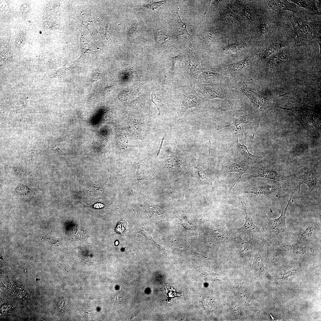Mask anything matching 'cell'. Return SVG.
Here are the masks:
<instances>
[{
    "label": "cell",
    "mask_w": 321,
    "mask_h": 321,
    "mask_svg": "<svg viewBox=\"0 0 321 321\" xmlns=\"http://www.w3.org/2000/svg\"><path fill=\"white\" fill-rule=\"evenodd\" d=\"M295 43L301 45L318 37L320 34V21H308L294 18L291 20Z\"/></svg>",
    "instance_id": "obj_1"
},
{
    "label": "cell",
    "mask_w": 321,
    "mask_h": 321,
    "mask_svg": "<svg viewBox=\"0 0 321 321\" xmlns=\"http://www.w3.org/2000/svg\"><path fill=\"white\" fill-rule=\"evenodd\" d=\"M296 182V188L300 191V187L305 184L308 187L310 193L317 190L320 185V171L314 166L309 165L299 169L290 177Z\"/></svg>",
    "instance_id": "obj_2"
},
{
    "label": "cell",
    "mask_w": 321,
    "mask_h": 321,
    "mask_svg": "<svg viewBox=\"0 0 321 321\" xmlns=\"http://www.w3.org/2000/svg\"><path fill=\"white\" fill-rule=\"evenodd\" d=\"M245 87L240 91L244 94L252 103L256 112L261 115L267 109L275 106V102L279 97H270L262 95L254 91L244 82Z\"/></svg>",
    "instance_id": "obj_3"
},
{
    "label": "cell",
    "mask_w": 321,
    "mask_h": 321,
    "mask_svg": "<svg viewBox=\"0 0 321 321\" xmlns=\"http://www.w3.org/2000/svg\"><path fill=\"white\" fill-rule=\"evenodd\" d=\"M284 109L294 111L301 124L308 130L313 132L320 129L319 118L311 110L301 107Z\"/></svg>",
    "instance_id": "obj_4"
},
{
    "label": "cell",
    "mask_w": 321,
    "mask_h": 321,
    "mask_svg": "<svg viewBox=\"0 0 321 321\" xmlns=\"http://www.w3.org/2000/svg\"><path fill=\"white\" fill-rule=\"evenodd\" d=\"M201 92L208 99L219 98L227 102L231 107H233V97L229 89L224 86L217 84H210L203 86Z\"/></svg>",
    "instance_id": "obj_5"
},
{
    "label": "cell",
    "mask_w": 321,
    "mask_h": 321,
    "mask_svg": "<svg viewBox=\"0 0 321 321\" xmlns=\"http://www.w3.org/2000/svg\"><path fill=\"white\" fill-rule=\"evenodd\" d=\"M241 203L244 207L240 208L244 210L246 214V221L242 227L237 228L236 229L243 233L245 236L250 239H258L264 243L267 248H269L270 245L263 237L259 227L254 224L251 213L244 205L242 201Z\"/></svg>",
    "instance_id": "obj_6"
},
{
    "label": "cell",
    "mask_w": 321,
    "mask_h": 321,
    "mask_svg": "<svg viewBox=\"0 0 321 321\" xmlns=\"http://www.w3.org/2000/svg\"><path fill=\"white\" fill-rule=\"evenodd\" d=\"M250 174L246 178L249 180L254 177L267 178L289 186L290 179L285 175L284 172L269 167H263L255 169H252Z\"/></svg>",
    "instance_id": "obj_7"
},
{
    "label": "cell",
    "mask_w": 321,
    "mask_h": 321,
    "mask_svg": "<svg viewBox=\"0 0 321 321\" xmlns=\"http://www.w3.org/2000/svg\"><path fill=\"white\" fill-rule=\"evenodd\" d=\"M233 140V149L239 161L251 165L260 164L262 162V159L260 156L252 154L246 146L239 142L238 135L234 134Z\"/></svg>",
    "instance_id": "obj_8"
},
{
    "label": "cell",
    "mask_w": 321,
    "mask_h": 321,
    "mask_svg": "<svg viewBox=\"0 0 321 321\" xmlns=\"http://www.w3.org/2000/svg\"><path fill=\"white\" fill-rule=\"evenodd\" d=\"M252 120L251 117L247 112L237 110L234 114L233 122L222 128L234 125L236 127L235 134L239 135L240 133H243L246 139Z\"/></svg>",
    "instance_id": "obj_9"
},
{
    "label": "cell",
    "mask_w": 321,
    "mask_h": 321,
    "mask_svg": "<svg viewBox=\"0 0 321 321\" xmlns=\"http://www.w3.org/2000/svg\"><path fill=\"white\" fill-rule=\"evenodd\" d=\"M292 195L290 198L286 207L282 210L281 215L278 218L271 219L266 217L267 227L271 235L276 236L278 238V235L281 233H287L288 230L286 226V214L289 203L291 200Z\"/></svg>",
    "instance_id": "obj_10"
},
{
    "label": "cell",
    "mask_w": 321,
    "mask_h": 321,
    "mask_svg": "<svg viewBox=\"0 0 321 321\" xmlns=\"http://www.w3.org/2000/svg\"><path fill=\"white\" fill-rule=\"evenodd\" d=\"M280 189L279 187L275 184L259 182L247 185L244 188L242 192L268 196L278 192Z\"/></svg>",
    "instance_id": "obj_11"
},
{
    "label": "cell",
    "mask_w": 321,
    "mask_h": 321,
    "mask_svg": "<svg viewBox=\"0 0 321 321\" xmlns=\"http://www.w3.org/2000/svg\"><path fill=\"white\" fill-rule=\"evenodd\" d=\"M251 165L240 161L236 162L228 160L224 162V166L228 173L235 172L240 174L237 180L230 189L229 192L239 179L241 178V176L243 174L246 173L251 174L252 169Z\"/></svg>",
    "instance_id": "obj_12"
},
{
    "label": "cell",
    "mask_w": 321,
    "mask_h": 321,
    "mask_svg": "<svg viewBox=\"0 0 321 321\" xmlns=\"http://www.w3.org/2000/svg\"><path fill=\"white\" fill-rule=\"evenodd\" d=\"M179 10L173 12L174 24L177 33L182 39L188 45H194L193 39L187 30L186 24L181 20L179 14Z\"/></svg>",
    "instance_id": "obj_13"
},
{
    "label": "cell",
    "mask_w": 321,
    "mask_h": 321,
    "mask_svg": "<svg viewBox=\"0 0 321 321\" xmlns=\"http://www.w3.org/2000/svg\"><path fill=\"white\" fill-rule=\"evenodd\" d=\"M201 100V98L194 89L185 94L181 100V112L183 113L187 109L198 105Z\"/></svg>",
    "instance_id": "obj_14"
},
{
    "label": "cell",
    "mask_w": 321,
    "mask_h": 321,
    "mask_svg": "<svg viewBox=\"0 0 321 321\" xmlns=\"http://www.w3.org/2000/svg\"><path fill=\"white\" fill-rule=\"evenodd\" d=\"M267 4L270 9L277 12L288 10L296 13L298 12L296 5L287 0H270Z\"/></svg>",
    "instance_id": "obj_15"
},
{
    "label": "cell",
    "mask_w": 321,
    "mask_h": 321,
    "mask_svg": "<svg viewBox=\"0 0 321 321\" xmlns=\"http://www.w3.org/2000/svg\"><path fill=\"white\" fill-rule=\"evenodd\" d=\"M189 57V75L193 78H197L202 72L201 66L197 57L191 49H188Z\"/></svg>",
    "instance_id": "obj_16"
},
{
    "label": "cell",
    "mask_w": 321,
    "mask_h": 321,
    "mask_svg": "<svg viewBox=\"0 0 321 321\" xmlns=\"http://www.w3.org/2000/svg\"><path fill=\"white\" fill-rule=\"evenodd\" d=\"M288 42L286 40H278L272 41L261 54L262 59H265L272 54L278 51L286 45Z\"/></svg>",
    "instance_id": "obj_17"
},
{
    "label": "cell",
    "mask_w": 321,
    "mask_h": 321,
    "mask_svg": "<svg viewBox=\"0 0 321 321\" xmlns=\"http://www.w3.org/2000/svg\"><path fill=\"white\" fill-rule=\"evenodd\" d=\"M242 240L239 244L240 251L244 262H248L250 259L253 252V244L251 241Z\"/></svg>",
    "instance_id": "obj_18"
},
{
    "label": "cell",
    "mask_w": 321,
    "mask_h": 321,
    "mask_svg": "<svg viewBox=\"0 0 321 321\" xmlns=\"http://www.w3.org/2000/svg\"><path fill=\"white\" fill-rule=\"evenodd\" d=\"M281 248L287 251L295 254H303L313 252L312 248L310 247L300 246L296 244L290 245L282 243Z\"/></svg>",
    "instance_id": "obj_19"
},
{
    "label": "cell",
    "mask_w": 321,
    "mask_h": 321,
    "mask_svg": "<svg viewBox=\"0 0 321 321\" xmlns=\"http://www.w3.org/2000/svg\"><path fill=\"white\" fill-rule=\"evenodd\" d=\"M298 6L305 9L313 13L320 15L316 5L315 0H290Z\"/></svg>",
    "instance_id": "obj_20"
},
{
    "label": "cell",
    "mask_w": 321,
    "mask_h": 321,
    "mask_svg": "<svg viewBox=\"0 0 321 321\" xmlns=\"http://www.w3.org/2000/svg\"><path fill=\"white\" fill-rule=\"evenodd\" d=\"M200 77L202 83H209L219 81L223 78V76L217 73L205 71L201 74Z\"/></svg>",
    "instance_id": "obj_21"
},
{
    "label": "cell",
    "mask_w": 321,
    "mask_h": 321,
    "mask_svg": "<svg viewBox=\"0 0 321 321\" xmlns=\"http://www.w3.org/2000/svg\"><path fill=\"white\" fill-rule=\"evenodd\" d=\"M276 53L269 60L268 65L269 67L277 66L285 60L287 54L283 50L281 49Z\"/></svg>",
    "instance_id": "obj_22"
},
{
    "label": "cell",
    "mask_w": 321,
    "mask_h": 321,
    "mask_svg": "<svg viewBox=\"0 0 321 321\" xmlns=\"http://www.w3.org/2000/svg\"><path fill=\"white\" fill-rule=\"evenodd\" d=\"M199 34L200 39L204 43L212 41L216 37V34L213 31L204 27L200 29Z\"/></svg>",
    "instance_id": "obj_23"
},
{
    "label": "cell",
    "mask_w": 321,
    "mask_h": 321,
    "mask_svg": "<svg viewBox=\"0 0 321 321\" xmlns=\"http://www.w3.org/2000/svg\"><path fill=\"white\" fill-rule=\"evenodd\" d=\"M250 59L248 58L230 65L227 69L231 72L236 73L242 71L248 67Z\"/></svg>",
    "instance_id": "obj_24"
},
{
    "label": "cell",
    "mask_w": 321,
    "mask_h": 321,
    "mask_svg": "<svg viewBox=\"0 0 321 321\" xmlns=\"http://www.w3.org/2000/svg\"><path fill=\"white\" fill-rule=\"evenodd\" d=\"M154 33L156 43L159 46H164L169 42V37L164 31L157 29L154 31Z\"/></svg>",
    "instance_id": "obj_25"
},
{
    "label": "cell",
    "mask_w": 321,
    "mask_h": 321,
    "mask_svg": "<svg viewBox=\"0 0 321 321\" xmlns=\"http://www.w3.org/2000/svg\"><path fill=\"white\" fill-rule=\"evenodd\" d=\"M152 101L156 106L159 114L164 109V106L162 103L161 97L158 94L152 92L151 95Z\"/></svg>",
    "instance_id": "obj_26"
},
{
    "label": "cell",
    "mask_w": 321,
    "mask_h": 321,
    "mask_svg": "<svg viewBox=\"0 0 321 321\" xmlns=\"http://www.w3.org/2000/svg\"><path fill=\"white\" fill-rule=\"evenodd\" d=\"M313 229L312 226H308L301 230L298 234V237L304 240L310 237L313 234Z\"/></svg>",
    "instance_id": "obj_27"
},
{
    "label": "cell",
    "mask_w": 321,
    "mask_h": 321,
    "mask_svg": "<svg viewBox=\"0 0 321 321\" xmlns=\"http://www.w3.org/2000/svg\"><path fill=\"white\" fill-rule=\"evenodd\" d=\"M170 57L172 59V66L171 71V73L173 75H174L175 74L177 71L178 67L177 65L182 62V60L180 56L179 55L173 57Z\"/></svg>",
    "instance_id": "obj_28"
},
{
    "label": "cell",
    "mask_w": 321,
    "mask_h": 321,
    "mask_svg": "<svg viewBox=\"0 0 321 321\" xmlns=\"http://www.w3.org/2000/svg\"><path fill=\"white\" fill-rule=\"evenodd\" d=\"M26 42V35L23 32H20L17 35L15 40V45L18 47H21L24 45Z\"/></svg>",
    "instance_id": "obj_29"
},
{
    "label": "cell",
    "mask_w": 321,
    "mask_h": 321,
    "mask_svg": "<svg viewBox=\"0 0 321 321\" xmlns=\"http://www.w3.org/2000/svg\"><path fill=\"white\" fill-rule=\"evenodd\" d=\"M260 32L262 34L265 35L270 32L269 25L265 19L262 20L259 24Z\"/></svg>",
    "instance_id": "obj_30"
},
{
    "label": "cell",
    "mask_w": 321,
    "mask_h": 321,
    "mask_svg": "<svg viewBox=\"0 0 321 321\" xmlns=\"http://www.w3.org/2000/svg\"><path fill=\"white\" fill-rule=\"evenodd\" d=\"M198 174L199 177L202 179H205L210 183L213 189V183L211 180L208 177V175L206 171L202 168L199 167L198 168Z\"/></svg>",
    "instance_id": "obj_31"
},
{
    "label": "cell",
    "mask_w": 321,
    "mask_h": 321,
    "mask_svg": "<svg viewBox=\"0 0 321 321\" xmlns=\"http://www.w3.org/2000/svg\"><path fill=\"white\" fill-rule=\"evenodd\" d=\"M126 224L123 221L119 222L116 228V231L118 233L123 234L126 231Z\"/></svg>",
    "instance_id": "obj_32"
},
{
    "label": "cell",
    "mask_w": 321,
    "mask_h": 321,
    "mask_svg": "<svg viewBox=\"0 0 321 321\" xmlns=\"http://www.w3.org/2000/svg\"><path fill=\"white\" fill-rule=\"evenodd\" d=\"M0 4L1 10L4 13L7 12L9 10V7L7 2L5 0H1Z\"/></svg>",
    "instance_id": "obj_33"
},
{
    "label": "cell",
    "mask_w": 321,
    "mask_h": 321,
    "mask_svg": "<svg viewBox=\"0 0 321 321\" xmlns=\"http://www.w3.org/2000/svg\"><path fill=\"white\" fill-rule=\"evenodd\" d=\"M181 225L186 229H193V226L188 221L185 220H182L181 221Z\"/></svg>",
    "instance_id": "obj_34"
},
{
    "label": "cell",
    "mask_w": 321,
    "mask_h": 321,
    "mask_svg": "<svg viewBox=\"0 0 321 321\" xmlns=\"http://www.w3.org/2000/svg\"><path fill=\"white\" fill-rule=\"evenodd\" d=\"M20 9L22 12L24 14H28L30 10L29 5L26 3L23 4L21 5Z\"/></svg>",
    "instance_id": "obj_35"
},
{
    "label": "cell",
    "mask_w": 321,
    "mask_h": 321,
    "mask_svg": "<svg viewBox=\"0 0 321 321\" xmlns=\"http://www.w3.org/2000/svg\"><path fill=\"white\" fill-rule=\"evenodd\" d=\"M104 206V205L100 203H96L94 205V207L97 208H101L103 207Z\"/></svg>",
    "instance_id": "obj_36"
}]
</instances>
